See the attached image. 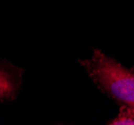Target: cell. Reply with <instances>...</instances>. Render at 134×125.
<instances>
[{"mask_svg": "<svg viewBox=\"0 0 134 125\" xmlns=\"http://www.w3.org/2000/svg\"><path fill=\"white\" fill-rule=\"evenodd\" d=\"M90 77L108 95L134 109V71L94 50L91 59L81 61Z\"/></svg>", "mask_w": 134, "mask_h": 125, "instance_id": "obj_1", "label": "cell"}, {"mask_svg": "<svg viewBox=\"0 0 134 125\" xmlns=\"http://www.w3.org/2000/svg\"><path fill=\"white\" fill-rule=\"evenodd\" d=\"M18 81L13 71L0 64V99H9L16 93Z\"/></svg>", "mask_w": 134, "mask_h": 125, "instance_id": "obj_2", "label": "cell"}, {"mask_svg": "<svg viewBox=\"0 0 134 125\" xmlns=\"http://www.w3.org/2000/svg\"><path fill=\"white\" fill-rule=\"evenodd\" d=\"M109 125H134V116L121 114Z\"/></svg>", "mask_w": 134, "mask_h": 125, "instance_id": "obj_3", "label": "cell"}]
</instances>
